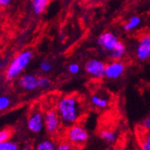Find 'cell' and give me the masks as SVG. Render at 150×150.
<instances>
[{"label": "cell", "instance_id": "obj_13", "mask_svg": "<svg viewBox=\"0 0 150 150\" xmlns=\"http://www.w3.org/2000/svg\"><path fill=\"white\" fill-rule=\"evenodd\" d=\"M49 0H32V10L35 15H41L45 12Z\"/></svg>", "mask_w": 150, "mask_h": 150}, {"label": "cell", "instance_id": "obj_9", "mask_svg": "<svg viewBox=\"0 0 150 150\" xmlns=\"http://www.w3.org/2000/svg\"><path fill=\"white\" fill-rule=\"evenodd\" d=\"M136 54L139 61H146L150 58V35H143L139 39Z\"/></svg>", "mask_w": 150, "mask_h": 150}, {"label": "cell", "instance_id": "obj_28", "mask_svg": "<svg viewBox=\"0 0 150 150\" xmlns=\"http://www.w3.org/2000/svg\"><path fill=\"white\" fill-rule=\"evenodd\" d=\"M2 61H1V62H0V68H2V67H3L5 66V64H4V62H3V63H2Z\"/></svg>", "mask_w": 150, "mask_h": 150}, {"label": "cell", "instance_id": "obj_10", "mask_svg": "<svg viewBox=\"0 0 150 150\" xmlns=\"http://www.w3.org/2000/svg\"><path fill=\"white\" fill-rule=\"evenodd\" d=\"M18 84L25 91H34L38 87V77L31 74H24L18 80Z\"/></svg>", "mask_w": 150, "mask_h": 150}, {"label": "cell", "instance_id": "obj_26", "mask_svg": "<svg viewBox=\"0 0 150 150\" xmlns=\"http://www.w3.org/2000/svg\"><path fill=\"white\" fill-rule=\"evenodd\" d=\"M11 1L12 0H0V6L5 7V6H8Z\"/></svg>", "mask_w": 150, "mask_h": 150}, {"label": "cell", "instance_id": "obj_6", "mask_svg": "<svg viewBox=\"0 0 150 150\" xmlns=\"http://www.w3.org/2000/svg\"><path fill=\"white\" fill-rule=\"evenodd\" d=\"M106 64L98 59H91L86 62L84 69L91 77L94 79H101L105 77Z\"/></svg>", "mask_w": 150, "mask_h": 150}, {"label": "cell", "instance_id": "obj_1", "mask_svg": "<svg viewBox=\"0 0 150 150\" xmlns=\"http://www.w3.org/2000/svg\"><path fill=\"white\" fill-rule=\"evenodd\" d=\"M57 112L62 124L71 127L79 120L82 112L81 105L76 97L67 96L61 99L57 104Z\"/></svg>", "mask_w": 150, "mask_h": 150}, {"label": "cell", "instance_id": "obj_29", "mask_svg": "<svg viewBox=\"0 0 150 150\" xmlns=\"http://www.w3.org/2000/svg\"><path fill=\"white\" fill-rule=\"evenodd\" d=\"M1 18H2V13L0 12V20H1Z\"/></svg>", "mask_w": 150, "mask_h": 150}, {"label": "cell", "instance_id": "obj_11", "mask_svg": "<svg viewBox=\"0 0 150 150\" xmlns=\"http://www.w3.org/2000/svg\"><path fill=\"white\" fill-rule=\"evenodd\" d=\"M91 103L98 109H105L109 106L110 99L106 94L103 93H93L91 97Z\"/></svg>", "mask_w": 150, "mask_h": 150}, {"label": "cell", "instance_id": "obj_21", "mask_svg": "<svg viewBox=\"0 0 150 150\" xmlns=\"http://www.w3.org/2000/svg\"><path fill=\"white\" fill-rule=\"evenodd\" d=\"M81 71V67L78 64L72 63L68 66V71L71 74H77Z\"/></svg>", "mask_w": 150, "mask_h": 150}, {"label": "cell", "instance_id": "obj_14", "mask_svg": "<svg viewBox=\"0 0 150 150\" xmlns=\"http://www.w3.org/2000/svg\"><path fill=\"white\" fill-rule=\"evenodd\" d=\"M100 138L104 140L105 142L112 143L117 140V135L116 132L111 129H103L100 132Z\"/></svg>", "mask_w": 150, "mask_h": 150}, {"label": "cell", "instance_id": "obj_20", "mask_svg": "<svg viewBox=\"0 0 150 150\" xmlns=\"http://www.w3.org/2000/svg\"><path fill=\"white\" fill-rule=\"evenodd\" d=\"M10 106V100L6 96L0 97V111L5 110Z\"/></svg>", "mask_w": 150, "mask_h": 150}, {"label": "cell", "instance_id": "obj_16", "mask_svg": "<svg viewBox=\"0 0 150 150\" xmlns=\"http://www.w3.org/2000/svg\"><path fill=\"white\" fill-rule=\"evenodd\" d=\"M57 149L55 143L52 140L45 139L42 140L37 145L36 149L37 150H54Z\"/></svg>", "mask_w": 150, "mask_h": 150}, {"label": "cell", "instance_id": "obj_24", "mask_svg": "<svg viewBox=\"0 0 150 150\" xmlns=\"http://www.w3.org/2000/svg\"><path fill=\"white\" fill-rule=\"evenodd\" d=\"M142 126L143 129H145L146 130H150V116L148 117H146L145 119L143 122L142 123Z\"/></svg>", "mask_w": 150, "mask_h": 150}, {"label": "cell", "instance_id": "obj_25", "mask_svg": "<svg viewBox=\"0 0 150 150\" xmlns=\"http://www.w3.org/2000/svg\"><path fill=\"white\" fill-rule=\"evenodd\" d=\"M141 149L143 150H150V144L146 141H143L141 144Z\"/></svg>", "mask_w": 150, "mask_h": 150}, {"label": "cell", "instance_id": "obj_22", "mask_svg": "<svg viewBox=\"0 0 150 150\" xmlns=\"http://www.w3.org/2000/svg\"><path fill=\"white\" fill-rule=\"evenodd\" d=\"M11 136V132L8 129H2L0 130V143L4 141L8 140Z\"/></svg>", "mask_w": 150, "mask_h": 150}, {"label": "cell", "instance_id": "obj_15", "mask_svg": "<svg viewBox=\"0 0 150 150\" xmlns=\"http://www.w3.org/2000/svg\"><path fill=\"white\" fill-rule=\"evenodd\" d=\"M141 23V18L139 17V16H132L128 20V22L124 25V28L125 31H132V30L135 29L137 27H139V25H140Z\"/></svg>", "mask_w": 150, "mask_h": 150}, {"label": "cell", "instance_id": "obj_19", "mask_svg": "<svg viewBox=\"0 0 150 150\" xmlns=\"http://www.w3.org/2000/svg\"><path fill=\"white\" fill-rule=\"evenodd\" d=\"M52 68H53V66L48 61L44 60L40 64V69L42 70L44 73H48L52 71Z\"/></svg>", "mask_w": 150, "mask_h": 150}, {"label": "cell", "instance_id": "obj_18", "mask_svg": "<svg viewBox=\"0 0 150 150\" xmlns=\"http://www.w3.org/2000/svg\"><path fill=\"white\" fill-rule=\"evenodd\" d=\"M52 82L49 78L47 77H38V87L42 89H46L51 86Z\"/></svg>", "mask_w": 150, "mask_h": 150}, {"label": "cell", "instance_id": "obj_17", "mask_svg": "<svg viewBox=\"0 0 150 150\" xmlns=\"http://www.w3.org/2000/svg\"><path fill=\"white\" fill-rule=\"evenodd\" d=\"M18 146L11 141L6 140L0 143V150H18Z\"/></svg>", "mask_w": 150, "mask_h": 150}, {"label": "cell", "instance_id": "obj_8", "mask_svg": "<svg viewBox=\"0 0 150 150\" xmlns=\"http://www.w3.org/2000/svg\"><path fill=\"white\" fill-rule=\"evenodd\" d=\"M125 65L120 60H113V61L106 65L105 77L108 79L115 80L120 77L124 73Z\"/></svg>", "mask_w": 150, "mask_h": 150}, {"label": "cell", "instance_id": "obj_12", "mask_svg": "<svg viewBox=\"0 0 150 150\" xmlns=\"http://www.w3.org/2000/svg\"><path fill=\"white\" fill-rule=\"evenodd\" d=\"M126 52V47L124 44L121 42H119L115 47L109 52V56L112 60H120L125 54Z\"/></svg>", "mask_w": 150, "mask_h": 150}, {"label": "cell", "instance_id": "obj_4", "mask_svg": "<svg viewBox=\"0 0 150 150\" xmlns=\"http://www.w3.org/2000/svg\"><path fill=\"white\" fill-rule=\"evenodd\" d=\"M44 120L45 128L48 134L54 135L59 131L62 122L57 111L54 110L47 111L44 115Z\"/></svg>", "mask_w": 150, "mask_h": 150}, {"label": "cell", "instance_id": "obj_3", "mask_svg": "<svg viewBox=\"0 0 150 150\" xmlns=\"http://www.w3.org/2000/svg\"><path fill=\"white\" fill-rule=\"evenodd\" d=\"M66 136L68 141L74 146H83L89 138V134L86 129L79 124L71 126Z\"/></svg>", "mask_w": 150, "mask_h": 150}, {"label": "cell", "instance_id": "obj_5", "mask_svg": "<svg viewBox=\"0 0 150 150\" xmlns=\"http://www.w3.org/2000/svg\"><path fill=\"white\" fill-rule=\"evenodd\" d=\"M27 127L34 133H39L45 128L44 115L38 108L34 109L27 121Z\"/></svg>", "mask_w": 150, "mask_h": 150}, {"label": "cell", "instance_id": "obj_23", "mask_svg": "<svg viewBox=\"0 0 150 150\" xmlns=\"http://www.w3.org/2000/svg\"><path fill=\"white\" fill-rule=\"evenodd\" d=\"M71 149H72V144L71 142L69 143V142H63L57 146V150H71Z\"/></svg>", "mask_w": 150, "mask_h": 150}, {"label": "cell", "instance_id": "obj_7", "mask_svg": "<svg viewBox=\"0 0 150 150\" xmlns=\"http://www.w3.org/2000/svg\"><path fill=\"white\" fill-rule=\"evenodd\" d=\"M97 42L99 46H100L103 50L109 53L114 48L120 41L115 34L112 32H106L98 36Z\"/></svg>", "mask_w": 150, "mask_h": 150}, {"label": "cell", "instance_id": "obj_2", "mask_svg": "<svg viewBox=\"0 0 150 150\" xmlns=\"http://www.w3.org/2000/svg\"><path fill=\"white\" fill-rule=\"evenodd\" d=\"M33 58V52L30 50H26L18 54L12 60L6 72V79L12 81L19 76L24 70L27 68Z\"/></svg>", "mask_w": 150, "mask_h": 150}, {"label": "cell", "instance_id": "obj_27", "mask_svg": "<svg viewBox=\"0 0 150 150\" xmlns=\"http://www.w3.org/2000/svg\"><path fill=\"white\" fill-rule=\"evenodd\" d=\"M146 142H147L149 143V144H150V130H149L148 133L146 134V138H145V140Z\"/></svg>", "mask_w": 150, "mask_h": 150}]
</instances>
